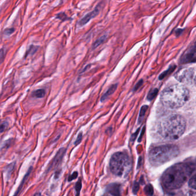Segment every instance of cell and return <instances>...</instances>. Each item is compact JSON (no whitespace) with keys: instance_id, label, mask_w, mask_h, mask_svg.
Listing matches in <instances>:
<instances>
[{"instance_id":"cell-1","label":"cell","mask_w":196,"mask_h":196,"mask_svg":"<svg viewBox=\"0 0 196 196\" xmlns=\"http://www.w3.org/2000/svg\"><path fill=\"white\" fill-rule=\"evenodd\" d=\"M195 163H180L167 169L162 177L163 186L169 191L180 189L195 171Z\"/></svg>"},{"instance_id":"cell-2","label":"cell","mask_w":196,"mask_h":196,"mask_svg":"<svg viewBox=\"0 0 196 196\" xmlns=\"http://www.w3.org/2000/svg\"><path fill=\"white\" fill-rule=\"evenodd\" d=\"M185 119L179 114H171L164 118L159 124V132L165 139L177 140L185 132Z\"/></svg>"},{"instance_id":"cell-3","label":"cell","mask_w":196,"mask_h":196,"mask_svg":"<svg viewBox=\"0 0 196 196\" xmlns=\"http://www.w3.org/2000/svg\"><path fill=\"white\" fill-rule=\"evenodd\" d=\"M189 91L185 86L173 85L165 89L161 95L162 104L170 109H178L184 105L189 99Z\"/></svg>"},{"instance_id":"cell-4","label":"cell","mask_w":196,"mask_h":196,"mask_svg":"<svg viewBox=\"0 0 196 196\" xmlns=\"http://www.w3.org/2000/svg\"><path fill=\"white\" fill-rule=\"evenodd\" d=\"M180 154L179 148L173 144L157 146L149 153L150 163L155 167L161 166L176 158Z\"/></svg>"},{"instance_id":"cell-5","label":"cell","mask_w":196,"mask_h":196,"mask_svg":"<svg viewBox=\"0 0 196 196\" xmlns=\"http://www.w3.org/2000/svg\"><path fill=\"white\" fill-rule=\"evenodd\" d=\"M109 166L114 175L119 177H125L131 171L132 161L127 154L118 152L111 157Z\"/></svg>"},{"instance_id":"cell-6","label":"cell","mask_w":196,"mask_h":196,"mask_svg":"<svg viewBox=\"0 0 196 196\" xmlns=\"http://www.w3.org/2000/svg\"><path fill=\"white\" fill-rule=\"evenodd\" d=\"M174 77L181 82L192 84L195 81V71L193 68H181L176 73Z\"/></svg>"},{"instance_id":"cell-7","label":"cell","mask_w":196,"mask_h":196,"mask_svg":"<svg viewBox=\"0 0 196 196\" xmlns=\"http://www.w3.org/2000/svg\"><path fill=\"white\" fill-rule=\"evenodd\" d=\"M196 46L194 45L190 47L186 52L182 55L180 59L181 63H195L196 62Z\"/></svg>"},{"instance_id":"cell-8","label":"cell","mask_w":196,"mask_h":196,"mask_svg":"<svg viewBox=\"0 0 196 196\" xmlns=\"http://www.w3.org/2000/svg\"><path fill=\"white\" fill-rule=\"evenodd\" d=\"M65 152V148H61L59 150V151L57 152L56 154L55 157L54 158L50 164L49 165V166L48 167V170L51 169L53 168L54 166H56L59 163L61 162V161L62 159Z\"/></svg>"},{"instance_id":"cell-9","label":"cell","mask_w":196,"mask_h":196,"mask_svg":"<svg viewBox=\"0 0 196 196\" xmlns=\"http://www.w3.org/2000/svg\"><path fill=\"white\" fill-rule=\"evenodd\" d=\"M99 9L96 7L94 10H93L92 12L89 13L88 14H87L86 16H85L78 22V24L80 26H83L84 25H85L86 24H87L91 19H92L93 18L95 17L99 13Z\"/></svg>"},{"instance_id":"cell-10","label":"cell","mask_w":196,"mask_h":196,"mask_svg":"<svg viewBox=\"0 0 196 196\" xmlns=\"http://www.w3.org/2000/svg\"><path fill=\"white\" fill-rule=\"evenodd\" d=\"M106 191L113 196H121L120 185L117 184H112L106 188Z\"/></svg>"},{"instance_id":"cell-11","label":"cell","mask_w":196,"mask_h":196,"mask_svg":"<svg viewBox=\"0 0 196 196\" xmlns=\"http://www.w3.org/2000/svg\"><path fill=\"white\" fill-rule=\"evenodd\" d=\"M117 84H114V85H112L109 88V89L106 92V93L102 96L101 98V102L105 101L107 98L109 97V96H111L115 92V91L117 89Z\"/></svg>"},{"instance_id":"cell-12","label":"cell","mask_w":196,"mask_h":196,"mask_svg":"<svg viewBox=\"0 0 196 196\" xmlns=\"http://www.w3.org/2000/svg\"><path fill=\"white\" fill-rule=\"evenodd\" d=\"M46 95V91L44 89H40L33 91L32 93V96L33 98H43Z\"/></svg>"},{"instance_id":"cell-13","label":"cell","mask_w":196,"mask_h":196,"mask_svg":"<svg viewBox=\"0 0 196 196\" xmlns=\"http://www.w3.org/2000/svg\"><path fill=\"white\" fill-rule=\"evenodd\" d=\"M32 167H31L30 169H29V171L27 172V174L25 176V177H24V179H23V180L22 181V182H21V184H20V185L19 186V187H18V189L17 190V191H16V193L14 195V196H18V195L20 193V192H21V189H22V186H24V185L25 184V181H27V180L28 179V178L29 177V175H30V173H31V170H32Z\"/></svg>"},{"instance_id":"cell-14","label":"cell","mask_w":196,"mask_h":196,"mask_svg":"<svg viewBox=\"0 0 196 196\" xmlns=\"http://www.w3.org/2000/svg\"><path fill=\"white\" fill-rule=\"evenodd\" d=\"M176 68V66H170L169 69H168L166 71H164L163 73H162L161 74V76L159 77V79L160 80H162L164 79L165 77H166L167 76L170 75L171 73H172L173 72V71L175 70Z\"/></svg>"},{"instance_id":"cell-15","label":"cell","mask_w":196,"mask_h":196,"mask_svg":"<svg viewBox=\"0 0 196 196\" xmlns=\"http://www.w3.org/2000/svg\"><path fill=\"white\" fill-rule=\"evenodd\" d=\"M148 106L147 105H143L141 109H140V114H139V122H140L143 121V118L144 117L145 113L148 109Z\"/></svg>"},{"instance_id":"cell-16","label":"cell","mask_w":196,"mask_h":196,"mask_svg":"<svg viewBox=\"0 0 196 196\" xmlns=\"http://www.w3.org/2000/svg\"><path fill=\"white\" fill-rule=\"evenodd\" d=\"M144 192L147 196H152L154 195V189L152 186L150 184L146 185V186L144 188Z\"/></svg>"},{"instance_id":"cell-17","label":"cell","mask_w":196,"mask_h":196,"mask_svg":"<svg viewBox=\"0 0 196 196\" xmlns=\"http://www.w3.org/2000/svg\"><path fill=\"white\" fill-rule=\"evenodd\" d=\"M158 89H154L152 91H151L148 96H147V99L150 101H151L155 97V96L158 95Z\"/></svg>"},{"instance_id":"cell-18","label":"cell","mask_w":196,"mask_h":196,"mask_svg":"<svg viewBox=\"0 0 196 196\" xmlns=\"http://www.w3.org/2000/svg\"><path fill=\"white\" fill-rule=\"evenodd\" d=\"M196 174H194L192 178L189 181V186L192 188L193 189L196 190Z\"/></svg>"},{"instance_id":"cell-19","label":"cell","mask_w":196,"mask_h":196,"mask_svg":"<svg viewBox=\"0 0 196 196\" xmlns=\"http://www.w3.org/2000/svg\"><path fill=\"white\" fill-rule=\"evenodd\" d=\"M81 188H82V182L81 180H79V181L77 182L76 186H75V189L76 191V196H80Z\"/></svg>"},{"instance_id":"cell-20","label":"cell","mask_w":196,"mask_h":196,"mask_svg":"<svg viewBox=\"0 0 196 196\" xmlns=\"http://www.w3.org/2000/svg\"><path fill=\"white\" fill-rule=\"evenodd\" d=\"M56 18L58 19H60L62 21H65L69 19V18L67 17V16L66 15V14L65 13H58L56 16Z\"/></svg>"},{"instance_id":"cell-21","label":"cell","mask_w":196,"mask_h":196,"mask_svg":"<svg viewBox=\"0 0 196 196\" xmlns=\"http://www.w3.org/2000/svg\"><path fill=\"white\" fill-rule=\"evenodd\" d=\"M37 49V47H36L35 46H32V45L30 46L26 55H28L29 54H33V53H35Z\"/></svg>"},{"instance_id":"cell-22","label":"cell","mask_w":196,"mask_h":196,"mask_svg":"<svg viewBox=\"0 0 196 196\" xmlns=\"http://www.w3.org/2000/svg\"><path fill=\"white\" fill-rule=\"evenodd\" d=\"M8 126V122L6 121H3L0 123V133L3 132L7 128Z\"/></svg>"},{"instance_id":"cell-23","label":"cell","mask_w":196,"mask_h":196,"mask_svg":"<svg viewBox=\"0 0 196 196\" xmlns=\"http://www.w3.org/2000/svg\"><path fill=\"white\" fill-rule=\"evenodd\" d=\"M105 36H102V37L99 39L93 44V48L97 47L99 45H100L101 43H102L105 41Z\"/></svg>"},{"instance_id":"cell-24","label":"cell","mask_w":196,"mask_h":196,"mask_svg":"<svg viewBox=\"0 0 196 196\" xmlns=\"http://www.w3.org/2000/svg\"><path fill=\"white\" fill-rule=\"evenodd\" d=\"M14 32V28H6V29H5L4 33L7 36H10L12 34H13Z\"/></svg>"},{"instance_id":"cell-25","label":"cell","mask_w":196,"mask_h":196,"mask_svg":"<svg viewBox=\"0 0 196 196\" xmlns=\"http://www.w3.org/2000/svg\"><path fill=\"white\" fill-rule=\"evenodd\" d=\"M139 185L137 182H135L134 185H133V192L134 194H136L139 191Z\"/></svg>"},{"instance_id":"cell-26","label":"cell","mask_w":196,"mask_h":196,"mask_svg":"<svg viewBox=\"0 0 196 196\" xmlns=\"http://www.w3.org/2000/svg\"><path fill=\"white\" fill-rule=\"evenodd\" d=\"M77 177H78V173L77 172H74L70 176H69L68 180H69V181H71L72 180H74L76 178H77Z\"/></svg>"},{"instance_id":"cell-27","label":"cell","mask_w":196,"mask_h":196,"mask_svg":"<svg viewBox=\"0 0 196 196\" xmlns=\"http://www.w3.org/2000/svg\"><path fill=\"white\" fill-rule=\"evenodd\" d=\"M82 138V133H80L78 135V137H77V140H76V142H75V145H78V144H80V142H81Z\"/></svg>"},{"instance_id":"cell-28","label":"cell","mask_w":196,"mask_h":196,"mask_svg":"<svg viewBox=\"0 0 196 196\" xmlns=\"http://www.w3.org/2000/svg\"><path fill=\"white\" fill-rule=\"evenodd\" d=\"M142 84H143V81L142 80V81H140L137 84V85L135 86V90L136 91V90H137L139 88H140V86L142 85Z\"/></svg>"},{"instance_id":"cell-29","label":"cell","mask_w":196,"mask_h":196,"mask_svg":"<svg viewBox=\"0 0 196 196\" xmlns=\"http://www.w3.org/2000/svg\"><path fill=\"white\" fill-rule=\"evenodd\" d=\"M184 196H196V194H195V192H190L187 195Z\"/></svg>"},{"instance_id":"cell-30","label":"cell","mask_w":196,"mask_h":196,"mask_svg":"<svg viewBox=\"0 0 196 196\" xmlns=\"http://www.w3.org/2000/svg\"><path fill=\"white\" fill-rule=\"evenodd\" d=\"M4 54H3V51L2 50H0V60H2L3 59V58L4 56Z\"/></svg>"},{"instance_id":"cell-31","label":"cell","mask_w":196,"mask_h":196,"mask_svg":"<svg viewBox=\"0 0 196 196\" xmlns=\"http://www.w3.org/2000/svg\"><path fill=\"white\" fill-rule=\"evenodd\" d=\"M33 196H41V194L40 193H37Z\"/></svg>"}]
</instances>
